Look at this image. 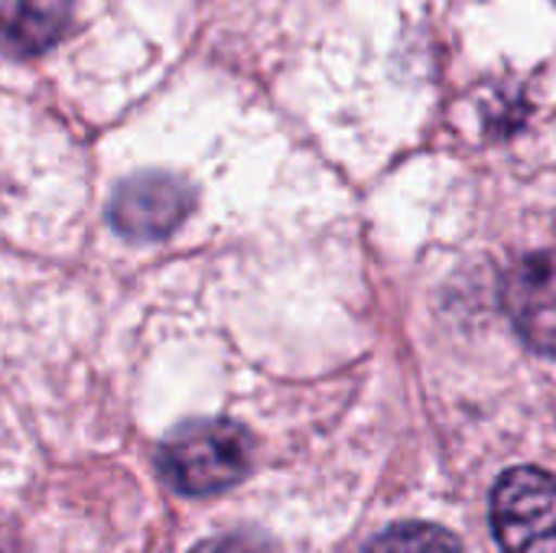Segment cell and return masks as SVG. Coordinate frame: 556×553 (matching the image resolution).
Masks as SVG:
<instances>
[{"mask_svg":"<svg viewBox=\"0 0 556 553\" xmlns=\"http://www.w3.org/2000/svg\"><path fill=\"white\" fill-rule=\"evenodd\" d=\"M254 440L225 417L189 420L176 427L160 447V476L182 495H215L238 486L251 473Z\"/></svg>","mask_w":556,"mask_h":553,"instance_id":"obj_1","label":"cell"},{"mask_svg":"<svg viewBox=\"0 0 556 553\" xmlns=\"http://www.w3.org/2000/svg\"><path fill=\"white\" fill-rule=\"evenodd\" d=\"M492 531L502 553H556V479L544 469H508L492 492Z\"/></svg>","mask_w":556,"mask_h":553,"instance_id":"obj_2","label":"cell"},{"mask_svg":"<svg viewBox=\"0 0 556 553\" xmlns=\"http://www.w3.org/2000/svg\"><path fill=\"white\" fill-rule=\"evenodd\" d=\"M192 212V186L173 173H137L111 199V225L130 241H163Z\"/></svg>","mask_w":556,"mask_h":553,"instance_id":"obj_3","label":"cell"},{"mask_svg":"<svg viewBox=\"0 0 556 553\" xmlns=\"http://www.w3.org/2000/svg\"><path fill=\"white\" fill-rule=\"evenodd\" d=\"M505 313L528 349L556 359V254L521 257L505 277Z\"/></svg>","mask_w":556,"mask_h":553,"instance_id":"obj_4","label":"cell"},{"mask_svg":"<svg viewBox=\"0 0 556 553\" xmlns=\"http://www.w3.org/2000/svg\"><path fill=\"white\" fill-rule=\"evenodd\" d=\"M75 16V0H0V46L13 55H42L59 46Z\"/></svg>","mask_w":556,"mask_h":553,"instance_id":"obj_5","label":"cell"},{"mask_svg":"<svg viewBox=\"0 0 556 553\" xmlns=\"http://www.w3.org/2000/svg\"><path fill=\"white\" fill-rule=\"evenodd\" d=\"M365 553H463V548L440 525L407 521V525H394L384 535H378L365 548Z\"/></svg>","mask_w":556,"mask_h":553,"instance_id":"obj_6","label":"cell"},{"mask_svg":"<svg viewBox=\"0 0 556 553\" xmlns=\"http://www.w3.org/2000/svg\"><path fill=\"white\" fill-rule=\"evenodd\" d=\"M189 553H261L251 541L244 538H212V541H202L195 544Z\"/></svg>","mask_w":556,"mask_h":553,"instance_id":"obj_7","label":"cell"}]
</instances>
